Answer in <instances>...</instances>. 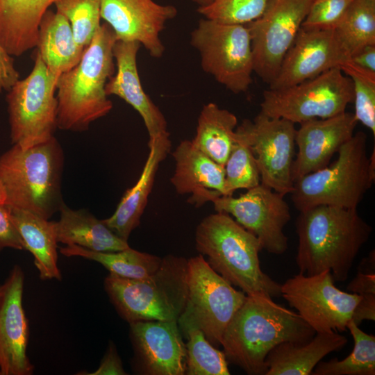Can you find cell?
I'll use <instances>...</instances> for the list:
<instances>
[{
    "label": "cell",
    "mask_w": 375,
    "mask_h": 375,
    "mask_svg": "<svg viewBox=\"0 0 375 375\" xmlns=\"http://www.w3.org/2000/svg\"><path fill=\"white\" fill-rule=\"evenodd\" d=\"M199 6H205L211 3L212 0H192Z\"/></svg>",
    "instance_id": "45"
},
{
    "label": "cell",
    "mask_w": 375,
    "mask_h": 375,
    "mask_svg": "<svg viewBox=\"0 0 375 375\" xmlns=\"http://www.w3.org/2000/svg\"><path fill=\"white\" fill-rule=\"evenodd\" d=\"M353 84V101L357 121L368 128L375 136V73L362 69L349 60L341 66Z\"/></svg>",
    "instance_id": "36"
},
{
    "label": "cell",
    "mask_w": 375,
    "mask_h": 375,
    "mask_svg": "<svg viewBox=\"0 0 375 375\" xmlns=\"http://www.w3.org/2000/svg\"><path fill=\"white\" fill-rule=\"evenodd\" d=\"M58 0H0V43L10 56L36 47L42 17Z\"/></svg>",
    "instance_id": "25"
},
{
    "label": "cell",
    "mask_w": 375,
    "mask_h": 375,
    "mask_svg": "<svg viewBox=\"0 0 375 375\" xmlns=\"http://www.w3.org/2000/svg\"><path fill=\"white\" fill-rule=\"evenodd\" d=\"M347 328L353 340L351 353L342 360L332 358L320 361L312 375H374L375 336L362 331L351 321Z\"/></svg>",
    "instance_id": "32"
},
{
    "label": "cell",
    "mask_w": 375,
    "mask_h": 375,
    "mask_svg": "<svg viewBox=\"0 0 375 375\" xmlns=\"http://www.w3.org/2000/svg\"><path fill=\"white\" fill-rule=\"evenodd\" d=\"M313 0H269L257 19L246 24L253 72L269 84L294 42Z\"/></svg>",
    "instance_id": "14"
},
{
    "label": "cell",
    "mask_w": 375,
    "mask_h": 375,
    "mask_svg": "<svg viewBox=\"0 0 375 375\" xmlns=\"http://www.w3.org/2000/svg\"><path fill=\"white\" fill-rule=\"evenodd\" d=\"M5 248L25 250L22 237L10 217V207L0 205V251Z\"/></svg>",
    "instance_id": "40"
},
{
    "label": "cell",
    "mask_w": 375,
    "mask_h": 375,
    "mask_svg": "<svg viewBox=\"0 0 375 375\" xmlns=\"http://www.w3.org/2000/svg\"><path fill=\"white\" fill-rule=\"evenodd\" d=\"M185 337L188 340L187 349L188 375H229L228 361L224 351L213 346L201 331H189Z\"/></svg>",
    "instance_id": "33"
},
{
    "label": "cell",
    "mask_w": 375,
    "mask_h": 375,
    "mask_svg": "<svg viewBox=\"0 0 375 375\" xmlns=\"http://www.w3.org/2000/svg\"><path fill=\"white\" fill-rule=\"evenodd\" d=\"M348 59L334 29L301 27L269 89L299 84L334 67L340 68Z\"/></svg>",
    "instance_id": "18"
},
{
    "label": "cell",
    "mask_w": 375,
    "mask_h": 375,
    "mask_svg": "<svg viewBox=\"0 0 375 375\" xmlns=\"http://www.w3.org/2000/svg\"><path fill=\"white\" fill-rule=\"evenodd\" d=\"M1 285H0V292H1Z\"/></svg>",
    "instance_id": "46"
},
{
    "label": "cell",
    "mask_w": 375,
    "mask_h": 375,
    "mask_svg": "<svg viewBox=\"0 0 375 375\" xmlns=\"http://www.w3.org/2000/svg\"><path fill=\"white\" fill-rule=\"evenodd\" d=\"M315 331L295 312L264 294L247 295L222 336L227 361L249 375H265L269 351L284 342H306Z\"/></svg>",
    "instance_id": "1"
},
{
    "label": "cell",
    "mask_w": 375,
    "mask_h": 375,
    "mask_svg": "<svg viewBox=\"0 0 375 375\" xmlns=\"http://www.w3.org/2000/svg\"><path fill=\"white\" fill-rule=\"evenodd\" d=\"M148 146L149 155L139 179L125 192L115 212L102 220L114 233L126 241L131 232L139 226L154 184L157 170L171 151L169 135L149 140Z\"/></svg>",
    "instance_id": "23"
},
{
    "label": "cell",
    "mask_w": 375,
    "mask_h": 375,
    "mask_svg": "<svg viewBox=\"0 0 375 375\" xmlns=\"http://www.w3.org/2000/svg\"><path fill=\"white\" fill-rule=\"evenodd\" d=\"M65 256H79L96 261L110 274L128 279H141L154 274L159 268L162 258L128 247L111 252L94 251L78 245H67L60 249Z\"/></svg>",
    "instance_id": "30"
},
{
    "label": "cell",
    "mask_w": 375,
    "mask_h": 375,
    "mask_svg": "<svg viewBox=\"0 0 375 375\" xmlns=\"http://www.w3.org/2000/svg\"><path fill=\"white\" fill-rule=\"evenodd\" d=\"M116 40L112 28L106 22L101 24L79 62L58 77L56 122L59 129L86 131L92 122L112 108L105 87L115 74L112 50Z\"/></svg>",
    "instance_id": "3"
},
{
    "label": "cell",
    "mask_w": 375,
    "mask_h": 375,
    "mask_svg": "<svg viewBox=\"0 0 375 375\" xmlns=\"http://www.w3.org/2000/svg\"><path fill=\"white\" fill-rule=\"evenodd\" d=\"M175 169L171 183L179 194H189L188 202L200 207L224 196V167L183 140L172 153Z\"/></svg>",
    "instance_id": "22"
},
{
    "label": "cell",
    "mask_w": 375,
    "mask_h": 375,
    "mask_svg": "<svg viewBox=\"0 0 375 375\" xmlns=\"http://www.w3.org/2000/svg\"><path fill=\"white\" fill-rule=\"evenodd\" d=\"M100 13L117 40L138 42L151 57L160 58L165 49L160 33L178 10L154 0H100Z\"/></svg>",
    "instance_id": "17"
},
{
    "label": "cell",
    "mask_w": 375,
    "mask_h": 375,
    "mask_svg": "<svg viewBox=\"0 0 375 375\" xmlns=\"http://www.w3.org/2000/svg\"><path fill=\"white\" fill-rule=\"evenodd\" d=\"M348 60L362 69L375 73V44L362 47L351 55Z\"/></svg>",
    "instance_id": "43"
},
{
    "label": "cell",
    "mask_w": 375,
    "mask_h": 375,
    "mask_svg": "<svg viewBox=\"0 0 375 375\" xmlns=\"http://www.w3.org/2000/svg\"><path fill=\"white\" fill-rule=\"evenodd\" d=\"M77 374L85 375H126L121 358L115 344L110 342L108 349L97 370L91 373L80 372Z\"/></svg>",
    "instance_id": "41"
},
{
    "label": "cell",
    "mask_w": 375,
    "mask_h": 375,
    "mask_svg": "<svg viewBox=\"0 0 375 375\" xmlns=\"http://www.w3.org/2000/svg\"><path fill=\"white\" fill-rule=\"evenodd\" d=\"M140 46L134 41L115 42L112 54L117 69L108 79L105 91L107 96L121 98L140 114L147 130L149 140H151L169 133L164 115L142 86L137 65Z\"/></svg>",
    "instance_id": "21"
},
{
    "label": "cell",
    "mask_w": 375,
    "mask_h": 375,
    "mask_svg": "<svg viewBox=\"0 0 375 375\" xmlns=\"http://www.w3.org/2000/svg\"><path fill=\"white\" fill-rule=\"evenodd\" d=\"M236 116L215 103L204 105L197 120L194 146L222 166H224L236 141Z\"/></svg>",
    "instance_id": "29"
},
{
    "label": "cell",
    "mask_w": 375,
    "mask_h": 375,
    "mask_svg": "<svg viewBox=\"0 0 375 375\" xmlns=\"http://www.w3.org/2000/svg\"><path fill=\"white\" fill-rule=\"evenodd\" d=\"M281 292L316 333L345 331L355 323L362 298L338 288L328 269L311 276L299 272L281 285Z\"/></svg>",
    "instance_id": "12"
},
{
    "label": "cell",
    "mask_w": 375,
    "mask_h": 375,
    "mask_svg": "<svg viewBox=\"0 0 375 375\" xmlns=\"http://www.w3.org/2000/svg\"><path fill=\"white\" fill-rule=\"evenodd\" d=\"M54 4L69 21L76 42L88 47L101 26L100 0H58Z\"/></svg>",
    "instance_id": "35"
},
{
    "label": "cell",
    "mask_w": 375,
    "mask_h": 375,
    "mask_svg": "<svg viewBox=\"0 0 375 375\" xmlns=\"http://www.w3.org/2000/svg\"><path fill=\"white\" fill-rule=\"evenodd\" d=\"M59 211L60 219L54 222L58 242L103 252L130 247L127 241L118 237L87 210H74L63 203Z\"/></svg>",
    "instance_id": "26"
},
{
    "label": "cell",
    "mask_w": 375,
    "mask_h": 375,
    "mask_svg": "<svg viewBox=\"0 0 375 375\" xmlns=\"http://www.w3.org/2000/svg\"><path fill=\"white\" fill-rule=\"evenodd\" d=\"M294 124L260 112L253 120L244 119L235 129L254 157L260 183L283 195L291 194L294 190L292 168L296 146Z\"/></svg>",
    "instance_id": "13"
},
{
    "label": "cell",
    "mask_w": 375,
    "mask_h": 375,
    "mask_svg": "<svg viewBox=\"0 0 375 375\" xmlns=\"http://www.w3.org/2000/svg\"><path fill=\"white\" fill-rule=\"evenodd\" d=\"M63 165V151L54 136L25 149L13 144L0 157V182L6 191V204L49 219L64 203Z\"/></svg>",
    "instance_id": "5"
},
{
    "label": "cell",
    "mask_w": 375,
    "mask_h": 375,
    "mask_svg": "<svg viewBox=\"0 0 375 375\" xmlns=\"http://www.w3.org/2000/svg\"><path fill=\"white\" fill-rule=\"evenodd\" d=\"M6 194L3 186L0 182V205L6 204Z\"/></svg>",
    "instance_id": "44"
},
{
    "label": "cell",
    "mask_w": 375,
    "mask_h": 375,
    "mask_svg": "<svg viewBox=\"0 0 375 375\" xmlns=\"http://www.w3.org/2000/svg\"><path fill=\"white\" fill-rule=\"evenodd\" d=\"M58 77L48 69L36 51L31 72L24 79H19L6 95L13 144L25 149L53 137L57 128L55 92Z\"/></svg>",
    "instance_id": "9"
},
{
    "label": "cell",
    "mask_w": 375,
    "mask_h": 375,
    "mask_svg": "<svg viewBox=\"0 0 375 375\" xmlns=\"http://www.w3.org/2000/svg\"><path fill=\"white\" fill-rule=\"evenodd\" d=\"M24 274L15 265L0 292V375H31L34 366L27 353L28 322L22 298Z\"/></svg>",
    "instance_id": "19"
},
{
    "label": "cell",
    "mask_w": 375,
    "mask_h": 375,
    "mask_svg": "<svg viewBox=\"0 0 375 375\" xmlns=\"http://www.w3.org/2000/svg\"><path fill=\"white\" fill-rule=\"evenodd\" d=\"M334 30L349 58L375 44V0H353Z\"/></svg>",
    "instance_id": "31"
},
{
    "label": "cell",
    "mask_w": 375,
    "mask_h": 375,
    "mask_svg": "<svg viewBox=\"0 0 375 375\" xmlns=\"http://www.w3.org/2000/svg\"><path fill=\"white\" fill-rule=\"evenodd\" d=\"M353 0H313L301 27L334 29Z\"/></svg>",
    "instance_id": "38"
},
{
    "label": "cell",
    "mask_w": 375,
    "mask_h": 375,
    "mask_svg": "<svg viewBox=\"0 0 375 375\" xmlns=\"http://www.w3.org/2000/svg\"><path fill=\"white\" fill-rule=\"evenodd\" d=\"M347 290L362 297H375L374 251L360 262L356 276L349 283Z\"/></svg>",
    "instance_id": "39"
},
{
    "label": "cell",
    "mask_w": 375,
    "mask_h": 375,
    "mask_svg": "<svg viewBox=\"0 0 375 375\" xmlns=\"http://www.w3.org/2000/svg\"><path fill=\"white\" fill-rule=\"evenodd\" d=\"M224 167V196H232L237 190H249L260 183L254 157L247 144L238 135Z\"/></svg>",
    "instance_id": "34"
},
{
    "label": "cell",
    "mask_w": 375,
    "mask_h": 375,
    "mask_svg": "<svg viewBox=\"0 0 375 375\" xmlns=\"http://www.w3.org/2000/svg\"><path fill=\"white\" fill-rule=\"evenodd\" d=\"M188 297L178 317L181 333L202 331L215 347L221 345L224 331L247 294L235 290L199 254L188 260Z\"/></svg>",
    "instance_id": "8"
},
{
    "label": "cell",
    "mask_w": 375,
    "mask_h": 375,
    "mask_svg": "<svg viewBox=\"0 0 375 375\" xmlns=\"http://www.w3.org/2000/svg\"><path fill=\"white\" fill-rule=\"evenodd\" d=\"M190 44L198 51L203 70L235 94L245 92L253 72L251 38L246 25L201 19L191 32Z\"/></svg>",
    "instance_id": "11"
},
{
    "label": "cell",
    "mask_w": 375,
    "mask_h": 375,
    "mask_svg": "<svg viewBox=\"0 0 375 375\" xmlns=\"http://www.w3.org/2000/svg\"><path fill=\"white\" fill-rule=\"evenodd\" d=\"M262 96L260 112L294 124L335 116L353 101L352 81L340 67L288 88L265 90Z\"/></svg>",
    "instance_id": "10"
},
{
    "label": "cell",
    "mask_w": 375,
    "mask_h": 375,
    "mask_svg": "<svg viewBox=\"0 0 375 375\" xmlns=\"http://www.w3.org/2000/svg\"><path fill=\"white\" fill-rule=\"evenodd\" d=\"M295 226L299 272L311 276L328 269L333 279L341 282L347 279L372 231L357 208L326 205L299 212Z\"/></svg>",
    "instance_id": "2"
},
{
    "label": "cell",
    "mask_w": 375,
    "mask_h": 375,
    "mask_svg": "<svg viewBox=\"0 0 375 375\" xmlns=\"http://www.w3.org/2000/svg\"><path fill=\"white\" fill-rule=\"evenodd\" d=\"M374 151L368 156L366 134L354 133L334 162L294 181L295 208L299 212L319 205L357 208L375 180Z\"/></svg>",
    "instance_id": "6"
},
{
    "label": "cell",
    "mask_w": 375,
    "mask_h": 375,
    "mask_svg": "<svg viewBox=\"0 0 375 375\" xmlns=\"http://www.w3.org/2000/svg\"><path fill=\"white\" fill-rule=\"evenodd\" d=\"M285 195L262 183L238 197L222 196L212 201L216 212H226L260 241L262 249L276 255L288 249L284 228L291 219Z\"/></svg>",
    "instance_id": "15"
},
{
    "label": "cell",
    "mask_w": 375,
    "mask_h": 375,
    "mask_svg": "<svg viewBox=\"0 0 375 375\" xmlns=\"http://www.w3.org/2000/svg\"><path fill=\"white\" fill-rule=\"evenodd\" d=\"M188 260L167 255L157 271L141 279L109 274L104 289L119 316L138 321H178L188 297Z\"/></svg>",
    "instance_id": "7"
},
{
    "label": "cell",
    "mask_w": 375,
    "mask_h": 375,
    "mask_svg": "<svg viewBox=\"0 0 375 375\" xmlns=\"http://www.w3.org/2000/svg\"><path fill=\"white\" fill-rule=\"evenodd\" d=\"M197 251L217 274L247 295H281V285L261 269L259 240L224 212L204 217L195 232Z\"/></svg>",
    "instance_id": "4"
},
{
    "label": "cell",
    "mask_w": 375,
    "mask_h": 375,
    "mask_svg": "<svg viewBox=\"0 0 375 375\" xmlns=\"http://www.w3.org/2000/svg\"><path fill=\"white\" fill-rule=\"evenodd\" d=\"M133 349L132 367L143 375H183L187 349L178 321H138L130 323Z\"/></svg>",
    "instance_id": "16"
},
{
    "label": "cell",
    "mask_w": 375,
    "mask_h": 375,
    "mask_svg": "<svg viewBox=\"0 0 375 375\" xmlns=\"http://www.w3.org/2000/svg\"><path fill=\"white\" fill-rule=\"evenodd\" d=\"M269 0H212L197 12L203 18L219 23L246 25L260 17Z\"/></svg>",
    "instance_id": "37"
},
{
    "label": "cell",
    "mask_w": 375,
    "mask_h": 375,
    "mask_svg": "<svg viewBox=\"0 0 375 375\" xmlns=\"http://www.w3.org/2000/svg\"><path fill=\"white\" fill-rule=\"evenodd\" d=\"M347 338L335 331L317 332L306 342H284L265 359V375H309L328 353L340 351Z\"/></svg>",
    "instance_id": "24"
},
{
    "label": "cell",
    "mask_w": 375,
    "mask_h": 375,
    "mask_svg": "<svg viewBox=\"0 0 375 375\" xmlns=\"http://www.w3.org/2000/svg\"><path fill=\"white\" fill-rule=\"evenodd\" d=\"M36 47L48 69L58 76L75 67L85 50L76 42L67 19L49 10L40 21Z\"/></svg>",
    "instance_id": "27"
},
{
    "label": "cell",
    "mask_w": 375,
    "mask_h": 375,
    "mask_svg": "<svg viewBox=\"0 0 375 375\" xmlns=\"http://www.w3.org/2000/svg\"><path fill=\"white\" fill-rule=\"evenodd\" d=\"M358 122L353 113L345 111L300 123L295 134L297 152L292 168L294 183L328 165L334 154L353 135Z\"/></svg>",
    "instance_id": "20"
},
{
    "label": "cell",
    "mask_w": 375,
    "mask_h": 375,
    "mask_svg": "<svg viewBox=\"0 0 375 375\" xmlns=\"http://www.w3.org/2000/svg\"><path fill=\"white\" fill-rule=\"evenodd\" d=\"M10 217L22 237L25 250L34 257L40 278L60 280L54 222L15 208H10Z\"/></svg>",
    "instance_id": "28"
},
{
    "label": "cell",
    "mask_w": 375,
    "mask_h": 375,
    "mask_svg": "<svg viewBox=\"0 0 375 375\" xmlns=\"http://www.w3.org/2000/svg\"><path fill=\"white\" fill-rule=\"evenodd\" d=\"M11 56L0 43V93L8 91L19 79Z\"/></svg>",
    "instance_id": "42"
}]
</instances>
